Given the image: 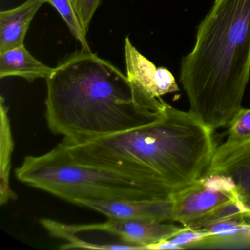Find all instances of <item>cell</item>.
I'll return each instance as SVG.
<instances>
[{
	"label": "cell",
	"instance_id": "obj_10",
	"mask_svg": "<svg viewBox=\"0 0 250 250\" xmlns=\"http://www.w3.org/2000/svg\"><path fill=\"white\" fill-rule=\"evenodd\" d=\"M46 0H27L14 9L0 12V53L24 45L32 20Z\"/></svg>",
	"mask_w": 250,
	"mask_h": 250
},
{
	"label": "cell",
	"instance_id": "obj_17",
	"mask_svg": "<svg viewBox=\"0 0 250 250\" xmlns=\"http://www.w3.org/2000/svg\"><path fill=\"white\" fill-rule=\"evenodd\" d=\"M72 2L83 30L87 34L90 21L102 0H72Z\"/></svg>",
	"mask_w": 250,
	"mask_h": 250
},
{
	"label": "cell",
	"instance_id": "obj_7",
	"mask_svg": "<svg viewBox=\"0 0 250 250\" xmlns=\"http://www.w3.org/2000/svg\"><path fill=\"white\" fill-rule=\"evenodd\" d=\"M124 49L126 76L137 90L153 98L179 90L172 73L164 67L156 68L133 46L128 37L125 39Z\"/></svg>",
	"mask_w": 250,
	"mask_h": 250
},
{
	"label": "cell",
	"instance_id": "obj_11",
	"mask_svg": "<svg viewBox=\"0 0 250 250\" xmlns=\"http://www.w3.org/2000/svg\"><path fill=\"white\" fill-rule=\"evenodd\" d=\"M53 71L36 59L24 45L0 53L1 79L19 77L33 83L38 79L47 80Z\"/></svg>",
	"mask_w": 250,
	"mask_h": 250
},
{
	"label": "cell",
	"instance_id": "obj_3",
	"mask_svg": "<svg viewBox=\"0 0 250 250\" xmlns=\"http://www.w3.org/2000/svg\"><path fill=\"white\" fill-rule=\"evenodd\" d=\"M213 132L190 111L166 103L153 124L83 144L61 143L77 162L160 178L175 192L206 174L216 150Z\"/></svg>",
	"mask_w": 250,
	"mask_h": 250
},
{
	"label": "cell",
	"instance_id": "obj_6",
	"mask_svg": "<svg viewBox=\"0 0 250 250\" xmlns=\"http://www.w3.org/2000/svg\"><path fill=\"white\" fill-rule=\"evenodd\" d=\"M75 205L88 208L108 219L152 222H173L172 197L159 199L79 200Z\"/></svg>",
	"mask_w": 250,
	"mask_h": 250
},
{
	"label": "cell",
	"instance_id": "obj_2",
	"mask_svg": "<svg viewBox=\"0 0 250 250\" xmlns=\"http://www.w3.org/2000/svg\"><path fill=\"white\" fill-rule=\"evenodd\" d=\"M250 77V0H214L181 62L190 112L213 131L229 126Z\"/></svg>",
	"mask_w": 250,
	"mask_h": 250
},
{
	"label": "cell",
	"instance_id": "obj_5",
	"mask_svg": "<svg viewBox=\"0 0 250 250\" xmlns=\"http://www.w3.org/2000/svg\"><path fill=\"white\" fill-rule=\"evenodd\" d=\"M172 199L173 222L184 226L217 206L237 200L238 196L235 186L229 178L206 174L191 185L172 193Z\"/></svg>",
	"mask_w": 250,
	"mask_h": 250
},
{
	"label": "cell",
	"instance_id": "obj_18",
	"mask_svg": "<svg viewBox=\"0 0 250 250\" xmlns=\"http://www.w3.org/2000/svg\"><path fill=\"white\" fill-rule=\"evenodd\" d=\"M247 221H248V222H249V223H250V214L247 215Z\"/></svg>",
	"mask_w": 250,
	"mask_h": 250
},
{
	"label": "cell",
	"instance_id": "obj_13",
	"mask_svg": "<svg viewBox=\"0 0 250 250\" xmlns=\"http://www.w3.org/2000/svg\"><path fill=\"white\" fill-rule=\"evenodd\" d=\"M240 214H250V212L237 199L217 206L213 210L192 219L183 227L191 229H201L215 222Z\"/></svg>",
	"mask_w": 250,
	"mask_h": 250
},
{
	"label": "cell",
	"instance_id": "obj_1",
	"mask_svg": "<svg viewBox=\"0 0 250 250\" xmlns=\"http://www.w3.org/2000/svg\"><path fill=\"white\" fill-rule=\"evenodd\" d=\"M45 118L67 146L89 143L153 124L166 102L133 86L127 76L92 52L77 50L46 80Z\"/></svg>",
	"mask_w": 250,
	"mask_h": 250
},
{
	"label": "cell",
	"instance_id": "obj_16",
	"mask_svg": "<svg viewBox=\"0 0 250 250\" xmlns=\"http://www.w3.org/2000/svg\"><path fill=\"white\" fill-rule=\"evenodd\" d=\"M206 234L200 229H191L183 227L181 230L168 238L175 250L197 248L206 238Z\"/></svg>",
	"mask_w": 250,
	"mask_h": 250
},
{
	"label": "cell",
	"instance_id": "obj_9",
	"mask_svg": "<svg viewBox=\"0 0 250 250\" xmlns=\"http://www.w3.org/2000/svg\"><path fill=\"white\" fill-rule=\"evenodd\" d=\"M90 225L104 231L125 244L132 246L135 250H147L150 246L170 238L183 228L167 222L115 219H108L103 223L90 224Z\"/></svg>",
	"mask_w": 250,
	"mask_h": 250
},
{
	"label": "cell",
	"instance_id": "obj_14",
	"mask_svg": "<svg viewBox=\"0 0 250 250\" xmlns=\"http://www.w3.org/2000/svg\"><path fill=\"white\" fill-rule=\"evenodd\" d=\"M46 3L50 4L58 11L68 26L71 34L76 40L80 42L83 48L82 49L86 52H91L86 38L87 34L83 30L72 0H46Z\"/></svg>",
	"mask_w": 250,
	"mask_h": 250
},
{
	"label": "cell",
	"instance_id": "obj_8",
	"mask_svg": "<svg viewBox=\"0 0 250 250\" xmlns=\"http://www.w3.org/2000/svg\"><path fill=\"white\" fill-rule=\"evenodd\" d=\"M206 174L229 178L238 200L250 212V141L232 146L223 143L216 147Z\"/></svg>",
	"mask_w": 250,
	"mask_h": 250
},
{
	"label": "cell",
	"instance_id": "obj_15",
	"mask_svg": "<svg viewBox=\"0 0 250 250\" xmlns=\"http://www.w3.org/2000/svg\"><path fill=\"white\" fill-rule=\"evenodd\" d=\"M226 145H240L250 141V109H241L229 124Z\"/></svg>",
	"mask_w": 250,
	"mask_h": 250
},
{
	"label": "cell",
	"instance_id": "obj_4",
	"mask_svg": "<svg viewBox=\"0 0 250 250\" xmlns=\"http://www.w3.org/2000/svg\"><path fill=\"white\" fill-rule=\"evenodd\" d=\"M15 175L21 182L73 204L79 200L169 198L174 192L160 178L77 162L61 143L44 154L26 156Z\"/></svg>",
	"mask_w": 250,
	"mask_h": 250
},
{
	"label": "cell",
	"instance_id": "obj_12",
	"mask_svg": "<svg viewBox=\"0 0 250 250\" xmlns=\"http://www.w3.org/2000/svg\"><path fill=\"white\" fill-rule=\"evenodd\" d=\"M1 128H0V203L7 204L10 200H16L17 194L10 185L11 159L14 150V140L11 132V121L8 109L5 104L4 98L0 102Z\"/></svg>",
	"mask_w": 250,
	"mask_h": 250
}]
</instances>
